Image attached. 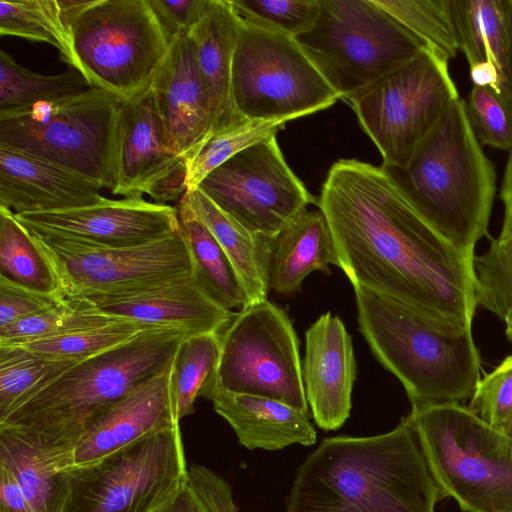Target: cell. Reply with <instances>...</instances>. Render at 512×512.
Instances as JSON below:
<instances>
[{
	"label": "cell",
	"instance_id": "cell-32",
	"mask_svg": "<svg viewBox=\"0 0 512 512\" xmlns=\"http://www.w3.org/2000/svg\"><path fill=\"white\" fill-rule=\"evenodd\" d=\"M88 88L90 86L83 75L75 69L44 75L20 66L10 54L0 51V112L28 108Z\"/></svg>",
	"mask_w": 512,
	"mask_h": 512
},
{
	"label": "cell",
	"instance_id": "cell-8",
	"mask_svg": "<svg viewBox=\"0 0 512 512\" xmlns=\"http://www.w3.org/2000/svg\"><path fill=\"white\" fill-rule=\"evenodd\" d=\"M120 103L115 95L90 87L0 112V147L54 163L111 191Z\"/></svg>",
	"mask_w": 512,
	"mask_h": 512
},
{
	"label": "cell",
	"instance_id": "cell-17",
	"mask_svg": "<svg viewBox=\"0 0 512 512\" xmlns=\"http://www.w3.org/2000/svg\"><path fill=\"white\" fill-rule=\"evenodd\" d=\"M15 215L29 231L105 247L138 246L179 230L176 206L143 197H103L88 206Z\"/></svg>",
	"mask_w": 512,
	"mask_h": 512
},
{
	"label": "cell",
	"instance_id": "cell-14",
	"mask_svg": "<svg viewBox=\"0 0 512 512\" xmlns=\"http://www.w3.org/2000/svg\"><path fill=\"white\" fill-rule=\"evenodd\" d=\"M29 232L55 273L62 299L140 289L191 275L193 271L180 229L161 239L129 247L97 246Z\"/></svg>",
	"mask_w": 512,
	"mask_h": 512
},
{
	"label": "cell",
	"instance_id": "cell-36",
	"mask_svg": "<svg viewBox=\"0 0 512 512\" xmlns=\"http://www.w3.org/2000/svg\"><path fill=\"white\" fill-rule=\"evenodd\" d=\"M117 320L98 311L85 298L62 299L37 314L0 328V345H17L63 335Z\"/></svg>",
	"mask_w": 512,
	"mask_h": 512
},
{
	"label": "cell",
	"instance_id": "cell-5",
	"mask_svg": "<svg viewBox=\"0 0 512 512\" xmlns=\"http://www.w3.org/2000/svg\"><path fill=\"white\" fill-rule=\"evenodd\" d=\"M385 169L436 232L474 254L487 234L497 175L472 131L464 100L448 107L405 168Z\"/></svg>",
	"mask_w": 512,
	"mask_h": 512
},
{
	"label": "cell",
	"instance_id": "cell-22",
	"mask_svg": "<svg viewBox=\"0 0 512 512\" xmlns=\"http://www.w3.org/2000/svg\"><path fill=\"white\" fill-rule=\"evenodd\" d=\"M151 87L177 150L188 159L210 131L209 100L188 34L172 39Z\"/></svg>",
	"mask_w": 512,
	"mask_h": 512
},
{
	"label": "cell",
	"instance_id": "cell-45",
	"mask_svg": "<svg viewBox=\"0 0 512 512\" xmlns=\"http://www.w3.org/2000/svg\"><path fill=\"white\" fill-rule=\"evenodd\" d=\"M0 512H34L15 474L3 462H0Z\"/></svg>",
	"mask_w": 512,
	"mask_h": 512
},
{
	"label": "cell",
	"instance_id": "cell-23",
	"mask_svg": "<svg viewBox=\"0 0 512 512\" xmlns=\"http://www.w3.org/2000/svg\"><path fill=\"white\" fill-rule=\"evenodd\" d=\"M101 189L59 165L0 147V206L15 214L92 205L103 199Z\"/></svg>",
	"mask_w": 512,
	"mask_h": 512
},
{
	"label": "cell",
	"instance_id": "cell-30",
	"mask_svg": "<svg viewBox=\"0 0 512 512\" xmlns=\"http://www.w3.org/2000/svg\"><path fill=\"white\" fill-rule=\"evenodd\" d=\"M0 276L29 289L60 297L57 278L46 256L15 213L2 206Z\"/></svg>",
	"mask_w": 512,
	"mask_h": 512
},
{
	"label": "cell",
	"instance_id": "cell-26",
	"mask_svg": "<svg viewBox=\"0 0 512 512\" xmlns=\"http://www.w3.org/2000/svg\"><path fill=\"white\" fill-rule=\"evenodd\" d=\"M74 449L41 444L0 428V462L13 471L34 512H61Z\"/></svg>",
	"mask_w": 512,
	"mask_h": 512
},
{
	"label": "cell",
	"instance_id": "cell-35",
	"mask_svg": "<svg viewBox=\"0 0 512 512\" xmlns=\"http://www.w3.org/2000/svg\"><path fill=\"white\" fill-rule=\"evenodd\" d=\"M153 328L160 327L117 319L103 325L17 345L46 359L78 362L108 351Z\"/></svg>",
	"mask_w": 512,
	"mask_h": 512
},
{
	"label": "cell",
	"instance_id": "cell-1",
	"mask_svg": "<svg viewBox=\"0 0 512 512\" xmlns=\"http://www.w3.org/2000/svg\"><path fill=\"white\" fill-rule=\"evenodd\" d=\"M319 209L339 268L361 285L447 324L471 327L475 254L436 232L382 166L340 159L328 171Z\"/></svg>",
	"mask_w": 512,
	"mask_h": 512
},
{
	"label": "cell",
	"instance_id": "cell-10",
	"mask_svg": "<svg viewBox=\"0 0 512 512\" xmlns=\"http://www.w3.org/2000/svg\"><path fill=\"white\" fill-rule=\"evenodd\" d=\"M449 61L424 49L347 102L385 168H405L459 93Z\"/></svg>",
	"mask_w": 512,
	"mask_h": 512
},
{
	"label": "cell",
	"instance_id": "cell-46",
	"mask_svg": "<svg viewBox=\"0 0 512 512\" xmlns=\"http://www.w3.org/2000/svg\"><path fill=\"white\" fill-rule=\"evenodd\" d=\"M155 512H206L202 502L188 482Z\"/></svg>",
	"mask_w": 512,
	"mask_h": 512
},
{
	"label": "cell",
	"instance_id": "cell-12",
	"mask_svg": "<svg viewBox=\"0 0 512 512\" xmlns=\"http://www.w3.org/2000/svg\"><path fill=\"white\" fill-rule=\"evenodd\" d=\"M238 20L232 94L243 118L294 120L339 99L295 38Z\"/></svg>",
	"mask_w": 512,
	"mask_h": 512
},
{
	"label": "cell",
	"instance_id": "cell-41",
	"mask_svg": "<svg viewBox=\"0 0 512 512\" xmlns=\"http://www.w3.org/2000/svg\"><path fill=\"white\" fill-rule=\"evenodd\" d=\"M465 112L479 143L510 151L512 149V102L488 87L472 86Z\"/></svg>",
	"mask_w": 512,
	"mask_h": 512
},
{
	"label": "cell",
	"instance_id": "cell-4",
	"mask_svg": "<svg viewBox=\"0 0 512 512\" xmlns=\"http://www.w3.org/2000/svg\"><path fill=\"white\" fill-rule=\"evenodd\" d=\"M187 335L153 328L79 361L0 420V428L41 444L75 448L96 418L172 362Z\"/></svg>",
	"mask_w": 512,
	"mask_h": 512
},
{
	"label": "cell",
	"instance_id": "cell-7",
	"mask_svg": "<svg viewBox=\"0 0 512 512\" xmlns=\"http://www.w3.org/2000/svg\"><path fill=\"white\" fill-rule=\"evenodd\" d=\"M295 40L345 101L425 49L374 0H320L314 26Z\"/></svg>",
	"mask_w": 512,
	"mask_h": 512
},
{
	"label": "cell",
	"instance_id": "cell-25",
	"mask_svg": "<svg viewBox=\"0 0 512 512\" xmlns=\"http://www.w3.org/2000/svg\"><path fill=\"white\" fill-rule=\"evenodd\" d=\"M238 22L229 0H212L202 19L188 33L209 100L208 138L246 120L237 111L232 94Z\"/></svg>",
	"mask_w": 512,
	"mask_h": 512
},
{
	"label": "cell",
	"instance_id": "cell-34",
	"mask_svg": "<svg viewBox=\"0 0 512 512\" xmlns=\"http://www.w3.org/2000/svg\"><path fill=\"white\" fill-rule=\"evenodd\" d=\"M75 363L46 359L18 345H0V420Z\"/></svg>",
	"mask_w": 512,
	"mask_h": 512
},
{
	"label": "cell",
	"instance_id": "cell-20",
	"mask_svg": "<svg viewBox=\"0 0 512 512\" xmlns=\"http://www.w3.org/2000/svg\"><path fill=\"white\" fill-rule=\"evenodd\" d=\"M171 363L136 386L89 425L75 446L74 465L95 462L153 433L180 424L170 392Z\"/></svg>",
	"mask_w": 512,
	"mask_h": 512
},
{
	"label": "cell",
	"instance_id": "cell-40",
	"mask_svg": "<svg viewBox=\"0 0 512 512\" xmlns=\"http://www.w3.org/2000/svg\"><path fill=\"white\" fill-rule=\"evenodd\" d=\"M242 21L296 38L315 24L320 0H229Z\"/></svg>",
	"mask_w": 512,
	"mask_h": 512
},
{
	"label": "cell",
	"instance_id": "cell-44",
	"mask_svg": "<svg viewBox=\"0 0 512 512\" xmlns=\"http://www.w3.org/2000/svg\"><path fill=\"white\" fill-rule=\"evenodd\" d=\"M169 39L188 34L202 19L212 0H149Z\"/></svg>",
	"mask_w": 512,
	"mask_h": 512
},
{
	"label": "cell",
	"instance_id": "cell-39",
	"mask_svg": "<svg viewBox=\"0 0 512 512\" xmlns=\"http://www.w3.org/2000/svg\"><path fill=\"white\" fill-rule=\"evenodd\" d=\"M290 119L254 120L242 123L217 133L205 140L186 159V191L198 188L202 180L218 166L242 150L276 135Z\"/></svg>",
	"mask_w": 512,
	"mask_h": 512
},
{
	"label": "cell",
	"instance_id": "cell-6",
	"mask_svg": "<svg viewBox=\"0 0 512 512\" xmlns=\"http://www.w3.org/2000/svg\"><path fill=\"white\" fill-rule=\"evenodd\" d=\"M430 471L463 512H512V437L460 403L408 415Z\"/></svg>",
	"mask_w": 512,
	"mask_h": 512
},
{
	"label": "cell",
	"instance_id": "cell-2",
	"mask_svg": "<svg viewBox=\"0 0 512 512\" xmlns=\"http://www.w3.org/2000/svg\"><path fill=\"white\" fill-rule=\"evenodd\" d=\"M444 497L406 416L383 434L324 438L298 466L286 512H435Z\"/></svg>",
	"mask_w": 512,
	"mask_h": 512
},
{
	"label": "cell",
	"instance_id": "cell-13",
	"mask_svg": "<svg viewBox=\"0 0 512 512\" xmlns=\"http://www.w3.org/2000/svg\"><path fill=\"white\" fill-rule=\"evenodd\" d=\"M210 386L309 413L298 339L286 312L264 300L236 313L220 332L218 364L204 388Z\"/></svg>",
	"mask_w": 512,
	"mask_h": 512
},
{
	"label": "cell",
	"instance_id": "cell-27",
	"mask_svg": "<svg viewBox=\"0 0 512 512\" xmlns=\"http://www.w3.org/2000/svg\"><path fill=\"white\" fill-rule=\"evenodd\" d=\"M329 264L339 267L328 220L320 209H306L274 238L269 288L279 294H293L312 271L329 273Z\"/></svg>",
	"mask_w": 512,
	"mask_h": 512
},
{
	"label": "cell",
	"instance_id": "cell-31",
	"mask_svg": "<svg viewBox=\"0 0 512 512\" xmlns=\"http://www.w3.org/2000/svg\"><path fill=\"white\" fill-rule=\"evenodd\" d=\"M220 354V332L187 335L174 355L170 369V392L181 421L194 412V403L212 378Z\"/></svg>",
	"mask_w": 512,
	"mask_h": 512
},
{
	"label": "cell",
	"instance_id": "cell-21",
	"mask_svg": "<svg viewBox=\"0 0 512 512\" xmlns=\"http://www.w3.org/2000/svg\"><path fill=\"white\" fill-rule=\"evenodd\" d=\"M458 44L474 86L512 102V0H449Z\"/></svg>",
	"mask_w": 512,
	"mask_h": 512
},
{
	"label": "cell",
	"instance_id": "cell-37",
	"mask_svg": "<svg viewBox=\"0 0 512 512\" xmlns=\"http://www.w3.org/2000/svg\"><path fill=\"white\" fill-rule=\"evenodd\" d=\"M424 47L450 60L459 51L449 0H374Z\"/></svg>",
	"mask_w": 512,
	"mask_h": 512
},
{
	"label": "cell",
	"instance_id": "cell-3",
	"mask_svg": "<svg viewBox=\"0 0 512 512\" xmlns=\"http://www.w3.org/2000/svg\"><path fill=\"white\" fill-rule=\"evenodd\" d=\"M359 329L376 359L405 388L412 408L471 398L481 359L472 326L439 321L361 285H354Z\"/></svg>",
	"mask_w": 512,
	"mask_h": 512
},
{
	"label": "cell",
	"instance_id": "cell-19",
	"mask_svg": "<svg viewBox=\"0 0 512 512\" xmlns=\"http://www.w3.org/2000/svg\"><path fill=\"white\" fill-rule=\"evenodd\" d=\"M85 299L111 317L179 329L188 334L222 332L236 314L211 300L192 274L140 289Z\"/></svg>",
	"mask_w": 512,
	"mask_h": 512
},
{
	"label": "cell",
	"instance_id": "cell-16",
	"mask_svg": "<svg viewBox=\"0 0 512 512\" xmlns=\"http://www.w3.org/2000/svg\"><path fill=\"white\" fill-rule=\"evenodd\" d=\"M186 159L160 115L151 85L121 100L116 119L113 188L124 197H151L156 203L181 199L186 192Z\"/></svg>",
	"mask_w": 512,
	"mask_h": 512
},
{
	"label": "cell",
	"instance_id": "cell-29",
	"mask_svg": "<svg viewBox=\"0 0 512 512\" xmlns=\"http://www.w3.org/2000/svg\"><path fill=\"white\" fill-rule=\"evenodd\" d=\"M176 208L197 284L211 300L228 311L248 306L244 286L220 244L182 198Z\"/></svg>",
	"mask_w": 512,
	"mask_h": 512
},
{
	"label": "cell",
	"instance_id": "cell-9",
	"mask_svg": "<svg viewBox=\"0 0 512 512\" xmlns=\"http://www.w3.org/2000/svg\"><path fill=\"white\" fill-rule=\"evenodd\" d=\"M170 44L149 0H92L71 26V67L128 100L151 85Z\"/></svg>",
	"mask_w": 512,
	"mask_h": 512
},
{
	"label": "cell",
	"instance_id": "cell-28",
	"mask_svg": "<svg viewBox=\"0 0 512 512\" xmlns=\"http://www.w3.org/2000/svg\"><path fill=\"white\" fill-rule=\"evenodd\" d=\"M182 199L220 244L244 286L250 304L267 300L269 259L274 238L254 234L222 211L202 190Z\"/></svg>",
	"mask_w": 512,
	"mask_h": 512
},
{
	"label": "cell",
	"instance_id": "cell-11",
	"mask_svg": "<svg viewBox=\"0 0 512 512\" xmlns=\"http://www.w3.org/2000/svg\"><path fill=\"white\" fill-rule=\"evenodd\" d=\"M188 482L179 425L68 471L61 512H155Z\"/></svg>",
	"mask_w": 512,
	"mask_h": 512
},
{
	"label": "cell",
	"instance_id": "cell-15",
	"mask_svg": "<svg viewBox=\"0 0 512 512\" xmlns=\"http://www.w3.org/2000/svg\"><path fill=\"white\" fill-rule=\"evenodd\" d=\"M198 188L244 228L269 238L316 203L287 165L276 135L228 159Z\"/></svg>",
	"mask_w": 512,
	"mask_h": 512
},
{
	"label": "cell",
	"instance_id": "cell-42",
	"mask_svg": "<svg viewBox=\"0 0 512 512\" xmlns=\"http://www.w3.org/2000/svg\"><path fill=\"white\" fill-rule=\"evenodd\" d=\"M468 407L483 421L512 437V354L478 381Z\"/></svg>",
	"mask_w": 512,
	"mask_h": 512
},
{
	"label": "cell",
	"instance_id": "cell-18",
	"mask_svg": "<svg viewBox=\"0 0 512 512\" xmlns=\"http://www.w3.org/2000/svg\"><path fill=\"white\" fill-rule=\"evenodd\" d=\"M302 377L317 426L325 431L341 428L350 416L356 361L350 334L331 312L306 331Z\"/></svg>",
	"mask_w": 512,
	"mask_h": 512
},
{
	"label": "cell",
	"instance_id": "cell-43",
	"mask_svg": "<svg viewBox=\"0 0 512 512\" xmlns=\"http://www.w3.org/2000/svg\"><path fill=\"white\" fill-rule=\"evenodd\" d=\"M60 300L0 276V328L46 310Z\"/></svg>",
	"mask_w": 512,
	"mask_h": 512
},
{
	"label": "cell",
	"instance_id": "cell-38",
	"mask_svg": "<svg viewBox=\"0 0 512 512\" xmlns=\"http://www.w3.org/2000/svg\"><path fill=\"white\" fill-rule=\"evenodd\" d=\"M473 269L476 305L504 322L512 343V236L492 239L483 254L474 256Z\"/></svg>",
	"mask_w": 512,
	"mask_h": 512
},
{
	"label": "cell",
	"instance_id": "cell-47",
	"mask_svg": "<svg viewBox=\"0 0 512 512\" xmlns=\"http://www.w3.org/2000/svg\"><path fill=\"white\" fill-rule=\"evenodd\" d=\"M500 198L503 203L504 216L499 235L512 236V149L509 151L503 174Z\"/></svg>",
	"mask_w": 512,
	"mask_h": 512
},
{
	"label": "cell",
	"instance_id": "cell-33",
	"mask_svg": "<svg viewBox=\"0 0 512 512\" xmlns=\"http://www.w3.org/2000/svg\"><path fill=\"white\" fill-rule=\"evenodd\" d=\"M0 34L50 44L72 66L71 30L59 0H1Z\"/></svg>",
	"mask_w": 512,
	"mask_h": 512
},
{
	"label": "cell",
	"instance_id": "cell-24",
	"mask_svg": "<svg viewBox=\"0 0 512 512\" xmlns=\"http://www.w3.org/2000/svg\"><path fill=\"white\" fill-rule=\"evenodd\" d=\"M201 397L210 400L215 412L234 430L239 443L249 450H281L293 444L311 446L317 433L310 414L284 402L210 386Z\"/></svg>",
	"mask_w": 512,
	"mask_h": 512
}]
</instances>
